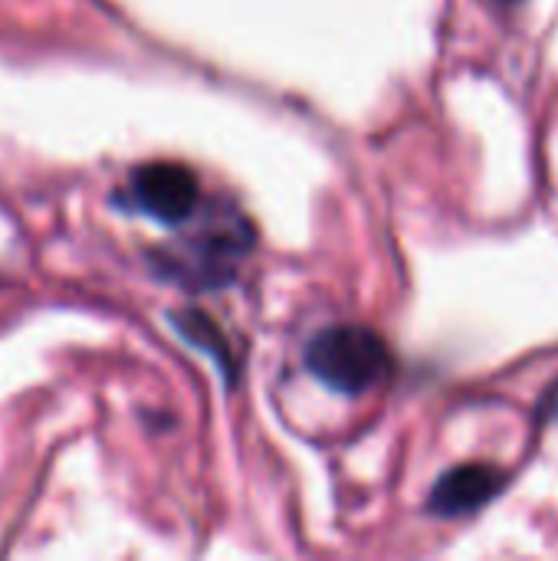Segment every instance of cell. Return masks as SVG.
<instances>
[{
  "mask_svg": "<svg viewBox=\"0 0 558 561\" xmlns=\"http://www.w3.org/2000/svg\"><path fill=\"white\" fill-rule=\"evenodd\" d=\"M306 368L329 391L355 398L391 371V348L365 325H329L309 342Z\"/></svg>",
  "mask_w": 558,
  "mask_h": 561,
  "instance_id": "1",
  "label": "cell"
},
{
  "mask_svg": "<svg viewBox=\"0 0 558 561\" xmlns=\"http://www.w3.org/2000/svg\"><path fill=\"white\" fill-rule=\"evenodd\" d=\"M250 247V230L243 224V217H230V220H207L204 230L168 243L161 253H155V266L191 289H214L234 279L237 260L247 253Z\"/></svg>",
  "mask_w": 558,
  "mask_h": 561,
  "instance_id": "2",
  "label": "cell"
},
{
  "mask_svg": "<svg viewBox=\"0 0 558 561\" xmlns=\"http://www.w3.org/2000/svg\"><path fill=\"white\" fill-rule=\"evenodd\" d=\"M128 201L138 214L158 224H184L201 207L197 178L174 161H151L132 174Z\"/></svg>",
  "mask_w": 558,
  "mask_h": 561,
  "instance_id": "3",
  "label": "cell"
},
{
  "mask_svg": "<svg viewBox=\"0 0 558 561\" xmlns=\"http://www.w3.org/2000/svg\"><path fill=\"white\" fill-rule=\"evenodd\" d=\"M503 486H506V477L497 467L464 463L437 480V486L431 490L428 510L434 516H467V513L487 506L493 496H500Z\"/></svg>",
  "mask_w": 558,
  "mask_h": 561,
  "instance_id": "4",
  "label": "cell"
},
{
  "mask_svg": "<svg viewBox=\"0 0 558 561\" xmlns=\"http://www.w3.org/2000/svg\"><path fill=\"white\" fill-rule=\"evenodd\" d=\"M171 322L178 325V332L187 339V342H194V345H201V348H207L210 355H217L220 362H224V352H227V345H224V339H220V332H217V325L204 316V312H178V316H171Z\"/></svg>",
  "mask_w": 558,
  "mask_h": 561,
  "instance_id": "5",
  "label": "cell"
},
{
  "mask_svg": "<svg viewBox=\"0 0 558 561\" xmlns=\"http://www.w3.org/2000/svg\"><path fill=\"white\" fill-rule=\"evenodd\" d=\"M539 417H543V421H556L558 424V381H553L549 391L543 394V401H539Z\"/></svg>",
  "mask_w": 558,
  "mask_h": 561,
  "instance_id": "6",
  "label": "cell"
},
{
  "mask_svg": "<svg viewBox=\"0 0 558 561\" xmlns=\"http://www.w3.org/2000/svg\"><path fill=\"white\" fill-rule=\"evenodd\" d=\"M487 3H493V7H503V10H506V7H516L520 0H487Z\"/></svg>",
  "mask_w": 558,
  "mask_h": 561,
  "instance_id": "7",
  "label": "cell"
}]
</instances>
